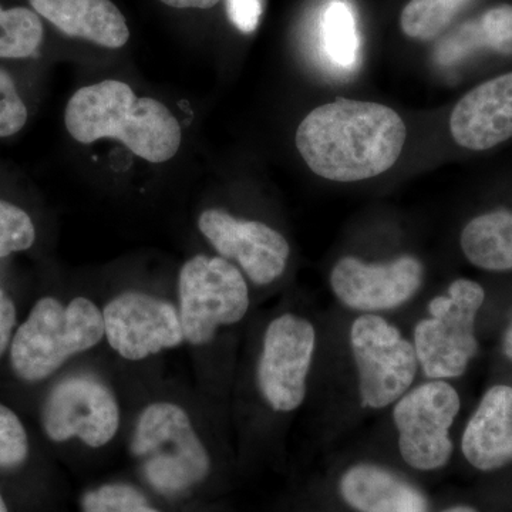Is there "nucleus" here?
<instances>
[{"label":"nucleus","instance_id":"a211bd4d","mask_svg":"<svg viewBox=\"0 0 512 512\" xmlns=\"http://www.w3.org/2000/svg\"><path fill=\"white\" fill-rule=\"evenodd\" d=\"M461 248L471 264L487 271L512 269V212L498 210L474 218L461 234Z\"/></svg>","mask_w":512,"mask_h":512},{"label":"nucleus","instance_id":"6ab92c4d","mask_svg":"<svg viewBox=\"0 0 512 512\" xmlns=\"http://www.w3.org/2000/svg\"><path fill=\"white\" fill-rule=\"evenodd\" d=\"M477 47L512 56V5L488 9L477 22L463 26L456 35L441 43L439 60L450 64Z\"/></svg>","mask_w":512,"mask_h":512},{"label":"nucleus","instance_id":"1a4fd4ad","mask_svg":"<svg viewBox=\"0 0 512 512\" xmlns=\"http://www.w3.org/2000/svg\"><path fill=\"white\" fill-rule=\"evenodd\" d=\"M316 332L309 320L279 316L269 323L258 363V386L276 412H293L306 396Z\"/></svg>","mask_w":512,"mask_h":512},{"label":"nucleus","instance_id":"aec40b11","mask_svg":"<svg viewBox=\"0 0 512 512\" xmlns=\"http://www.w3.org/2000/svg\"><path fill=\"white\" fill-rule=\"evenodd\" d=\"M43 25L33 10L0 6V57L25 59L42 45Z\"/></svg>","mask_w":512,"mask_h":512},{"label":"nucleus","instance_id":"7ed1b4c3","mask_svg":"<svg viewBox=\"0 0 512 512\" xmlns=\"http://www.w3.org/2000/svg\"><path fill=\"white\" fill-rule=\"evenodd\" d=\"M103 336V313L89 299L76 298L67 306L55 298L40 299L13 339V369L22 379L39 382Z\"/></svg>","mask_w":512,"mask_h":512},{"label":"nucleus","instance_id":"c85d7f7f","mask_svg":"<svg viewBox=\"0 0 512 512\" xmlns=\"http://www.w3.org/2000/svg\"><path fill=\"white\" fill-rule=\"evenodd\" d=\"M160 2L175 9H211L220 0H160Z\"/></svg>","mask_w":512,"mask_h":512},{"label":"nucleus","instance_id":"dca6fc26","mask_svg":"<svg viewBox=\"0 0 512 512\" xmlns=\"http://www.w3.org/2000/svg\"><path fill=\"white\" fill-rule=\"evenodd\" d=\"M30 5L69 37L109 49L123 47L130 37L123 13L111 0H30Z\"/></svg>","mask_w":512,"mask_h":512},{"label":"nucleus","instance_id":"ddd939ff","mask_svg":"<svg viewBox=\"0 0 512 512\" xmlns=\"http://www.w3.org/2000/svg\"><path fill=\"white\" fill-rule=\"evenodd\" d=\"M423 265L413 256L390 264H366L353 256L340 259L330 285L343 305L355 311L379 312L399 308L419 291Z\"/></svg>","mask_w":512,"mask_h":512},{"label":"nucleus","instance_id":"39448f33","mask_svg":"<svg viewBox=\"0 0 512 512\" xmlns=\"http://www.w3.org/2000/svg\"><path fill=\"white\" fill-rule=\"evenodd\" d=\"M484 298L480 284L457 279L447 295L430 302L429 318L414 329L413 345L424 375L434 380L464 375L478 352L474 325Z\"/></svg>","mask_w":512,"mask_h":512},{"label":"nucleus","instance_id":"4be33fe9","mask_svg":"<svg viewBox=\"0 0 512 512\" xmlns=\"http://www.w3.org/2000/svg\"><path fill=\"white\" fill-rule=\"evenodd\" d=\"M471 0H410L400 16V26L412 39L439 36Z\"/></svg>","mask_w":512,"mask_h":512},{"label":"nucleus","instance_id":"9d476101","mask_svg":"<svg viewBox=\"0 0 512 512\" xmlns=\"http://www.w3.org/2000/svg\"><path fill=\"white\" fill-rule=\"evenodd\" d=\"M120 409L116 397L96 377L74 376L57 384L43 407V427L53 441L79 437L84 444L106 446L116 436Z\"/></svg>","mask_w":512,"mask_h":512},{"label":"nucleus","instance_id":"2f4dec72","mask_svg":"<svg viewBox=\"0 0 512 512\" xmlns=\"http://www.w3.org/2000/svg\"><path fill=\"white\" fill-rule=\"evenodd\" d=\"M0 512H8V508H6L5 503H3L2 497H0Z\"/></svg>","mask_w":512,"mask_h":512},{"label":"nucleus","instance_id":"393cba45","mask_svg":"<svg viewBox=\"0 0 512 512\" xmlns=\"http://www.w3.org/2000/svg\"><path fill=\"white\" fill-rule=\"evenodd\" d=\"M28 434L22 421L0 404V467H15L28 456Z\"/></svg>","mask_w":512,"mask_h":512},{"label":"nucleus","instance_id":"f257e3e1","mask_svg":"<svg viewBox=\"0 0 512 512\" xmlns=\"http://www.w3.org/2000/svg\"><path fill=\"white\" fill-rule=\"evenodd\" d=\"M406 124L390 107L338 99L311 111L296 131V147L313 173L338 183L369 180L399 160Z\"/></svg>","mask_w":512,"mask_h":512},{"label":"nucleus","instance_id":"cd10ccee","mask_svg":"<svg viewBox=\"0 0 512 512\" xmlns=\"http://www.w3.org/2000/svg\"><path fill=\"white\" fill-rule=\"evenodd\" d=\"M16 308L12 299L0 291V356L3 355L10 342L12 330L15 328Z\"/></svg>","mask_w":512,"mask_h":512},{"label":"nucleus","instance_id":"20e7f679","mask_svg":"<svg viewBox=\"0 0 512 512\" xmlns=\"http://www.w3.org/2000/svg\"><path fill=\"white\" fill-rule=\"evenodd\" d=\"M131 451L147 480L163 493H181L210 471V457L190 417L173 403L150 404L134 430Z\"/></svg>","mask_w":512,"mask_h":512},{"label":"nucleus","instance_id":"9b49d317","mask_svg":"<svg viewBox=\"0 0 512 512\" xmlns=\"http://www.w3.org/2000/svg\"><path fill=\"white\" fill-rule=\"evenodd\" d=\"M104 335L127 360H143L184 342L180 313L171 303L140 292H127L107 303Z\"/></svg>","mask_w":512,"mask_h":512},{"label":"nucleus","instance_id":"f03ea898","mask_svg":"<svg viewBox=\"0 0 512 512\" xmlns=\"http://www.w3.org/2000/svg\"><path fill=\"white\" fill-rule=\"evenodd\" d=\"M64 123L83 144L114 138L150 163H165L181 146V127L161 101L137 97L128 84L104 80L74 93Z\"/></svg>","mask_w":512,"mask_h":512},{"label":"nucleus","instance_id":"f3484780","mask_svg":"<svg viewBox=\"0 0 512 512\" xmlns=\"http://www.w3.org/2000/svg\"><path fill=\"white\" fill-rule=\"evenodd\" d=\"M340 493L359 512H427L426 498L412 484L383 468L359 464L340 480Z\"/></svg>","mask_w":512,"mask_h":512},{"label":"nucleus","instance_id":"4468645a","mask_svg":"<svg viewBox=\"0 0 512 512\" xmlns=\"http://www.w3.org/2000/svg\"><path fill=\"white\" fill-rule=\"evenodd\" d=\"M454 140L468 150L483 151L512 137V73L495 77L467 93L450 119Z\"/></svg>","mask_w":512,"mask_h":512},{"label":"nucleus","instance_id":"a878e982","mask_svg":"<svg viewBox=\"0 0 512 512\" xmlns=\"http://www.w3.org/2000/svg\"><path fill=\"white\" fill-rule=\"evenodd\" d=\"M28 121V109L20 99L15 83L0 70V137L19 133Z\"/></svg>","mask_w":512,"mask_h":512},{"label":"nucleus","instance_id":"0eeeda50","mask_svg":"<svg viewBox=\"0 0 512 512\" xmlns=\"http://www.w3.org/2000/svg\"><path fill=\"white\" fill-rule=\"evenodd\" d=\"M350 349L363 406L383 409L409 392L419 359L413 343L392 323L380 316H360L350 329Z\"/></svg>","mask_w":512,"mask_h":512},{"label":"nucleus","instance_id":"423d86ee","mask_svg":"<svg viewBox=\"0 0 512 512\" xmlns=\"http://www.w3.org/2000/svg\"><path fill=\"white\" fill-rule=\"evenodd\" d=\"M184 339L205 345L221 326L234 325L249 308L244 276L225 258L197 255L185 262L178 278Z\"/></svg>","mask_w":512,"mask_h":512},{"label":"nucleus","instance_id":"412c9836","mask_svg":"<svg viewBox=\"0 0 512 512\" xmlns=\"http://www.w3.org/2000/svg\"><path fill=\"white\" fill-rule=\"evenodd\" d=\"M323 43L326 53L338 66L352 67L359 53L355 13L343 0H333L323 15Z\"/></svg>","mask_w":512,"mask_h":512},{"label":"nucleus","instance_id":"c756f323","mask_svg":"<svg viewBox=\"0 0 512 512\" xmlns=\"http://www.w3.org/2000/svg\"><path fill=\"white\" fill-rule=\"evenodd\" d=\"M504 352L505 355H507L508 359L512 360V323L510 328H508L507 330V335H505Z\"/></svg>","mask_w":512,"mask_h":512},{"label":"nucleus","instance_id":"7c9ffc66","mask_svg":"<svg viewBox=\"0 0 512 512\" xmlns=\"http://www.w3.org/2000/svg\"><path fill=\"white\" fill-rule=\"evenodd\" d=\"M441 512H477V511L473 510V508H470V507H453V508H448V510H444Z\"/></svg>","mask_w":512,"mask_h":512},{"label":"nucleus","instance_id":"f8f14e48","mask_svg":"<svg viewBox=\"0 0 512 512\" xmlns=\"http://www.w3.org/2000/svg\"><path fill=\"white\" fill-rule=\"evenodd\" d=\"M198 227L222 258L237 261L254 284L268 285L284 274L288 241L264 222L237 220L212 208L202 212Z\"/></svg>","mask_w":512,"mask_h":512},{"label":"nucleus","instance_id":"6e6552de","mask_svg":"<svg viewBox=\"0 0 512 512\" xmlns=\"http://www.w3.org/2000/svg\"><path fill=\"white\" fill-rule=\"evenodd\" d=\"M460 412V397L443 380L424 383L400 397L393 410L403 460L417 470L446 466L453 453L450 429Z\"/></svg>","mask_w":512,"mask_h":512},{"label":"nucleus","instance_id":"2eb2a0df","mask_svg":"<svg viewBox=\"0 0 512 512\" xmlns=\"http://www.w3.org/2000/svg\"><path fill=\"white\" fill-rule=\"evenodd\" d=\"M464 457L481 471L512 461V387L494 386L484 394L461 441Z\"/></svg>","mask_w":512,"mask_h":512},{"label":"nucleus","instance_id":"b1692460","mask_svg":"<svg viewBox=\"0 0 512 512\" xmlns=\"http://www.w3.org/2000/svg\"><path fill=\"white\" fill-rule=\"evenodd\" d=\"M35 225L25 211L0 200V258L26 251L35 242Z\"/></svg>","mask_w":512,"mask_h":512},{"label":"nucleus","instance_id":"5701e85b","mask_svg":"<svg viewBox=\"0 0 512 512\" xmlns=\"http://www.w3.org/2000/svg\"><path fill=\"white\" fill-rule=\"evenodd\" d=\"M84 512H158L144 495L126 484H109L90 491L83 498Z\"/></svg>","mask_w":512,"mask_h":512},{"label":"nucleus","instance_id":"bb28decb","mask_svg":"<svg viewBox=\"0 0 512 512\" xmlns=\"http://www.w3.org/2000/svg\"><path fill=\"white\" fill-rule=\"evenodd\" d=\"M228 18L242 33L258 28L262 16V0H225Z\"/></svg>","mask_w":512,"mask_h":512}]
</instances>
